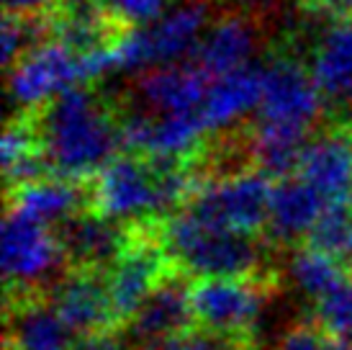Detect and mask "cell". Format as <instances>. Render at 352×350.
<instances>
[{
    "label": "cell",
    "instance_id": "6da1fadb",
    "mask_svg": "<svg viewBox=\"0 0 352 350\" xmlns=\"http://www.w3.org/2000/svg\"><path fill=\"white\" fill-rule=\"evenodd\" d=\"M31 119L41 152L57 178L90 183L124 150L118 101L90 85L52 98L39 111H31Z\"/></svg>",
    "mask_w": 352,
    "mask_h": 350
},
{
    "label": "cell",
    "instance_id": "7a4b0ae2",
    "mask_svg": "<svg viewBox=\"0 0 352 350\" xmlns=\"http://www.w3.org/2000/svg\"><path fill=\"white\" fill-rule=\"evenodd\" d=\"M160 243L177 271L196 278H267L263 240L206 224L188 209L160 222Z\"/></svg>",
    "mask_w": 352,
    "mask_h": 350
},
{
    "label": "cell",
    "instance_id": "3957f363",
    "mask_svg": "<svg viewBox=\"0 0 352 350\" xmlns=\"http://www.w3.org/2000/svg\"><path fill=\"white\" fill-rule=\"evenodd\" d=\"M208 23V0H180L118 44L111 59V72L142 75L155 68L180 65L183 59L190 62Z\"/></svg>",
    "mask_w": 352,
    "mask_h": 350
},
{
    "label": "cell",
    "instance_id": "277c9868",
    "mask_svg": "<svg viewBox=\"0 0 352 350\" xmlns=\"http://www.w3.org/2000/svg\"><path fill=\"white\" fill-rule=\"evenodd\" d=\"M90 198L98 214L126 227L165 222V160L121 152L90 181Z\"/></svg>",
    "mask_w": 352,
    "mask_h": 350
},
{
    "label": "cell",
    "instance_id": "5b68a950",
    "mask_svg": "<svg viewBox=\"0 0 352 350\" xmlns=\"http://www.w3.org/2000/svg\"><path fill=\"white\" fill-rule=\"evenodd\" d=\"M67 255L57 229L16 206L6 209L3 222V276L8 296L41 294L65 276Z\"/></svg>",
    "mask_w": 352,
    "mask_h": 350
},
{
    "label": "cell",
    "instance_id": "8992f818",
    "mask_svg": "<svg viewBox=\"0 0 352 350\" xmlns=\"http://www.w3.org/2000/svg\"><path fill=\"white\" fill-rule=\"evenodd\" d=\"M100 75H106L100 62L80 57L62 41L50 39L8 70V96L16 114H31L72 88L90 85Z\"/></svg>",
    "mask_w": 352,
    "mask_h": 350
},
{
    "label": "cell",
    "instance_id": "52a82bcc",
    "mask_svg": "<svg viewBox=\"0 0 352 350\" xmlns=\"http://www.w3.org/2000/svg\"><path fill=\"white\" fill-rule=\"evenodd\" d=\"M288 39L291 41H280L265 54L263 98L252 119L314 132L316 121L324 119L322 98L294 37Z\"/></svg>",
    "mask_w": 352,
    "mask_h": 350
},
{
    "label": "cell",
    "instance_id": "ba28073f",
    "mask_svg": "<svg viewBox=\"0 0 352 350\" xmlns=\"http://www.w3.org/2000/svg\"><path fill=\"white\" fill-rule=\"evenodd\" d=\"M270 194L273 181L260 170L247 167L239 173L208 178L186 209L206 224L257 237L267 224Z\"/></svg>",
    "mask_w": 352,
    "mask_h": 350
},
{
    "label": "cell",
    "instance_id": "9c48e42d",
    "mask_svg": "<svg viewBox=\"0 0 352 350\" xmlns=\"http://www.w3.org/2000/svg\"><path fill=\"white\" fill-rule=\"evenodd\" d=\"M270 289L267 278H198L190 283L196 325L226 340L250 338Z\"/></svg>",
    "mask_w": 352,
    "mask_h": 350
},
{
    "label": "cell",
    "instance_id": "30bf717a",
    "mask_svg": "<svg viewBox=\"0 0 352 350\" xmlns=\"http://www.w3.org/2000/svg\"><path fill=\"white\" fill-rule=\"evenodd\" d=\"M170 268L173 262L160 243V222L134 224L126 250L106 271L108 294L118 325H126L137 314Z\"/></svg>",
    "mask_w": 352,
    "mask_h": 350
},
{
    "label": "cell",
    "instance_id": "8fae6325",
    "mask_svg": "<svg viewBox=\"0 0 352 350\" xmlns=\"http://www.w3.org/2000/svg\"><path fill=\"white\" fill-rule=\"evenodd\" d=\"M309 72L332 127H352V16L327 19L309 41Z\"/></svg>",
    "mask_w": 352,
    "mask_h": 350
},
{
    "label": "cell",
    "instance_id": "7c38bea8",
    "mask_svg": "<svg viewBox=\"0 0 352 350\" xmlns=\"http://www.w3.org/2000/svg\"><path fill=\"white\" fill-rule=\"evenodd\" d=\"M186 276L188 273L173 265L137 309V314L126 322V338L137 350H162L177 335L193 330L196 317Z\"/></svg>",
    "mask_w": 352,
    "mask_h": 350
},
{
    "label": "cell",
    "instance_id": "4fadbf2b",
    "mask_svg": "<svg viewBox=\"0 0 352 350\" xmlns=\"http://www.w3.org/2000/svg\"><path fill=\"white\" fill-rule=\"evenodd\" d=\"M267 29L260 19L247 10L226 8L219 19H211L204 37L198 41L190 65H196L204 75L219 78L226 72L254 65L265 47Z\"/></svg>",
    "mask_w": 352,
    "mask_h": 350
},
{
    "label": "cell",
    "instance_id": "5bb4252c",
    "mask_svg": "<svg viewBox=\"0 0 352 350\" xmlns=\"http://www.w3.org/2000/svg\"><path fill=\"white\" fill-rule=\"evenodd\" d=\"M47 299L78 338L113 330L118 325L108 294L106 273L69 268L47 291Z\"/></svg>",
    "mask_w": 352,
    "mask_h": 350
},
{
    "label": "cell",
    "instance_id": "9a60e30c",
    "mask_svg": "<svg viewBox=\"0 0 352 350\" xmlns=\"http://www.w3.org/2000/svg\"><path fill=\"white\" fill-rule=\"evenodd\" d=\"M208 83L211 78L190 62L147 70L134 80L126 106L142 108L149 114H167V116H175V114L201 116Z\"/></svg>",
    "mask_w": 352,
    "mask_h": 350
},
{
    "label": "cell",
    "instance_id": "2e32d148",
    "mask_svg": "<svg viewBox=\"0 0 352 350\" xmlns=\"http://www.w3.org/2000/svg\"><path fill=\"white\" fill-rule=\"evenodd\" d=\"M69 268L106 273L131 240V227L118 224L96 209H85L57 227Z\"/></svg>",
    "mask_w": 352,
    "mask_h": 350
},
{
    "label": "cell",
    "instance_id": "e0dca14e",
    "mask_svg": "<svg viewBox=\"0 0 352 350\" xmlns=\"http://www.w3.org/2000/svg\"><path fill=\"white\" fill-rule=\"evenodd\" d=\"M296 175L327 204L352 201V127H327L309 139Z\"/></svg>",
    "mask_w": 352,
    "mask_h": 350
},
{
    "label": "cell",
    "instance_id": "ac0fdd59",
    "mask_svg": "<svg viewBox=\"0 0 352 350\" xmlns=\"http://www.w3.org/2000/svg\"><path fill=\"white\" fill-rule=\"evenodd\" d=\"M78 335L69 330L41 294L8 296L6 350H72Z\"/></svg>",
    "mask_w": 352,
    "mask_h": 350
},
{
    "label": "cell",
    "instance_id": "d6986e66",
    "mask_svg": "<svg viewBox=\"0 0 352 350\" xmlns=\"http://www.w3.org/2000/svg\"><path fill=\"white\" fill-rule=\"evenodd\" d=\"M263 98V62L211 78L206 90L201 119L208 134H224L247 124Z\"/></svg>",
    "mask_w": 352,
    "mask_h": 350
},
{
    "label": "cell",
    "instance_id": "ffe728a7",
    "mask_svg": "<svg viewBox=\"0 0 352 350\" xmlns=\"http://www.w3.org/2000/svg\"><path fill=\"white\" fill-rule=\"evenodd\" d=\"M324 209V196L306 183L301 175L280 178L273 183L265 237H270V243L275 245H296L309 237Z\"/></svg>",
    "mask_w": 352,
    "mask_h": 350
},
{
    "label": "cell",
    "instance_id": "44dd1931",
    "mask_svg": "<svg viewBox=\"0 0 352 350\" xmlns=\"http://www.w3.org/2000/svg\"><path fill=\"white\" fill-rule=\"evenodd\" d=\"M8 206H16L50 227H59L80 212L93 209V198H90V183L50 175L44 181L10 191Z\"/></svg>",
    "mask_w": 352,
    "mask_h": 350
},
{
    "label": "cell",
    "instance_id": "7402d4cb",
    "mask_svg": "<svg viewBox=\"0 0 352 350\" xmlns=\"http://www.w3.org/2000/svg\"><path fill=\"white\" fill-rule=\"evenodd\" d=\"M288 276L296 289L314 302H319L327 294H332L337 286L350 281V273L344 268L342 258L316 250L311 245H303L296 250L291 265H288Z\"/></svg>",
    "mask_w": 352,
    "mask_h": 350
},
{
    "label": "cell",
    "instance_id": "603a6c76",
    "mask_svg": "<svg viewBox=\"0 0 352 350\" xmlns=\"http://www.w3.org/2000/svg\"><path fill=\"white\" fill-rule=\"evenodd\" d=\"M350 237H352V201H337V204H327V209L322 212L319 222L314 224V229L309 232L306 240L316 250L344 258Z\"/></svg>",
    "mask_w": 352,
    "mask_h": 350
},
{
    "label": "cell",
    "instance_id": "cb8c5ba5",
    "mask_svg": "<svg viewBox=\"0 0 352 350\" xmlns=\"http://www.w3.org/2000/svg\"><path fill=\"white\" fill-rule=\"evenodd\" d=\"M316 322L332 338L352 342V281H344L316 302Z\"/></svg>",
    "mask_w": 352,
    "mask_h": 350
},
{
    "label": "cell",
    "instance_id": "d4e9b609",
    "mask_svg": "<svg viewBox=\"0 0 352 350\" xmlns=\"http://www.w3.org/2000/svg\"><path fill=\"white\" fill-rule=\"evenodd\" d=\"M100 8L106 10L113 21L126 29H139L167 10L170 0H98Z\"/></svg>",
    "mask_w": 352,
    "mask_h": 350
},
{
    "label": "cell",
    "instance_id": "484cf974",
    "mask_svg": "<svg viewBox=\"0 0 352 350\" xmlns=\"http://www.w3.org/2000/svg\"><path fill=\"white\" fill-rule=\"evenodd\" d=\"M332 335L319 322H301L285 332L275 350H327Z\"/></svg>",
    "mask_w": 352,
    "mask_h": 350
},
{
    "label": "cell",
    "instance_id": "4316f807",
    "mask_svg": "<svg viewBox=\"0 0 352 350\" xmlns=\"http://www.w3.org/2000/svg\"><path fill=\"white\" fill-rule=\"evenodd\" d=\"M226 348V338L221 335H214L208 330H188L183 335H177L175 340H170L162 350H224Z\"/></svg>",
    "mask_w": 352,
    "mask_h": 350
},
{
    "label": "cell",
    "instance_id": "83f0119b",
    "mask_svg": "<svg viewBox=\"0 0 352 350\" xmlns=\"http://www.w3.org/2000/svg\"><path fill=\"white\" fill-rule=\"evenodd\" d=\"M72 350H137V348L131 345V340H129L126 335H118L116 330H103V332L85 335V338H78Z\"/></svg>",
    "mask_w": 352,
    "mask_h": 350
},
{
    "label": "cell",
    "instance_id": "f1b7e54d",
    "mask_svg": "<svg viewBox=\"0 0 352 350\" xmlns=\"http://www.w3.org/2000/svg\"><path fill=\"white\" fill-rule=\"evenodd\" d=\"M306 16L316 19H350L352 0H296Z\"/></svg>",
    "mask_w": 352,
    "mask_h": 350
},
{
    "label": "cell",
    "instance_id": "f546056e",
    "mask_svg": "<svg viewBox=\"0 0 352 350\" xmlns=\"http://www.w3.org/2000/svg\"><path fill=\"white\" fill-rule=\"evenodd\" d=\"M296 3V0H294ZM288 6V0H232L229 3V8H239V10H247L250 16L254 19H260L265 23L267 19H275V16H280Z\"/></svg>",
    "mask_w": 352,
    "mask_h": 350
},
{
    "label": "cell",
    "instance_id": "4dcf8cb0",
    "mask_svg": "<svg viewBox=\"0 0 352 350\" xmlns=\"http://www.w3.org/2000/svg\"><path fill=\"white\" fill-rule=\"evenodd\" d=\"M6 3V13L10 16H54L57 10V0H3Z\"/></svg>",
    "mask_w": 352,
    "mask_h": 350
},
{
    "label": "cell",
    "instance_id": "1f68e13d",
    "mask_svg": "<svg viewBox=\"0 0 352 350\" xmlns=\"http://www.w3.org/2000/svg\"><path fill=\"white\" fill-rule=\"evenodd\" d=\"M224 350H257V348L252 345L250 338H236V340H226Z\"/></svg>",
    "mask_w": 352,
    "mask_h": 350
},
{
    "label": "cell",
    "instance_id": "d6a6232c",
    "mask_svg": "<svg viewBox=\"0 0 352 350\" xmlns=\"http://www.w3.org/2000/svg\"><path fill=\"white\" fill-rule=\"evenodd\" d=\"M327 350H352V342L340 340V338H332L329 345H327Z\"/></svg>",
    "mask_w": 352,
    "mask_h": 350
},
{
    "label": "cell",
    "instance_id": "836d02e7",
    "mask_svg": "<svg viewBox=\"0 0 352 350\" xmlns=\"http://www.w3.org/2000/svg\"><path fill=\"white\" fill-rule=\"evenodd\" d=\"M347 265H350V271H352V237H350V243H347V250H344V258H342Z\"/></svg>",
    "mask_w": 352,
    "mask_h": 350
}]
</instances>
